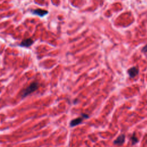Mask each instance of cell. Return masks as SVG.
I'll return each instance as SVG.
<instances>
[{
	"label": "cell",
	"instance_id": "52a82bcc",
	"mask_svg": "<svg viewBox=\"0 0 147 147\" xmlns=\"http://www.w3.org/2000/svg\"><path fill=\"white\" fill-rule=\"evenodd\" d=\"M131 140H132V145H135L139 142V140L136 137V136L135 133H133L132 136L131 137Z\"/></svg>",
	"mask_w": 147,
	"mask_h": 147
},
{
	"label": "cell",
	"instance_id": "3957f363",
	"mask_svg": "<svg viewBox=\"0 0 147 147\" xmlns=\"http://www.w3.org/2000/svg\"><path fill=\"white\" fill-rule=\"evenodd\" d=\"M139 69L136 67H133L128 70V74L130 78H134L135 77L139 74Z\"/></svg>",
	"mask_w": 147,
	"mask_h": 147
},
{
	"label": "cell",
	"instance_id": "277c9868",
	"mask_svg": "<svg viewBox=\"0 0 147 147\" xmlns=\"http://www.w3.org/2000/svg\"><path fill=\"white\" fill-rule=\"evenodd\" d=\"M125 135L122 134L121 135H120L117 139H116L114 141V144L115 145H117V146H122L124 142H125Z\"/></svg>",
	"mask_w": 147,
	"mask_h": 147
},
{
	"label": "cell",
	"instance_id": "7a4b0ae2",
	"mask_svg": "<svg viewBox=\"0 0 147 147\" xmlns=\"http://www.w3.org/2000/svg\"><path fill=\"white\" fill-rule=\"evenodd\" d=\"M82 116V117H80L75 118V119H74L73 120H72V121L70 122V127H76V126L79 125V124L83 121L84 118H88L89 117V116H87V114H83Z\"/></svg>",
	"mask_w": 147,
	"mask_h": 147
},
{
	"label": "cell",
	"instance_id": "8992f818",
	"mask_svg": "<svg viewBox=\"0 0 147 147\" xmlns=\"http://www.w3.org/2000/svg\"><path fill=\"white\" fill-rule=\"evenodd\" d=\"M33 41L31 39H27L24 40L22 41L20 44V46L22 47H29L32 44H33Z\"/></svg>",
	"mask_w": 147,
	"mask_h": 147
},
{
	"label": "cell",
	"instance_id": "6da1fadb",
	"mask_svg": "<svg viewBox=\"0 0 147 147\" xmlns=\"http://www.w3.org/2000/svg\"><path fill=\"white\" fill-rule=\"evenodd\" d=\"M37 88H38V83L36 82L32 83V84H30V85L27 88L24 90L23 93H22V97H26L27 95H29L30 94H31L32 93H33L35 91H36V90L37 89Z\"/></svg>",
	"mask_w": 147,
	"mask_h": 147
},
{
	"label": "cell",
	"instance_id": "ba28073f",
	"mask_svg": "<svg viewBox=\"0 0 147 147\" xmlns=\"http://www.w3.org/2000/svg\"><path fill=\"white\" fill-rule=\"evenodd\" d=\"M141 51H142L143 52H144V53L147 52V44H146L144 47L143 48Z\"/></svg>",
	"mask_w": 147,
	"mask_h": 147
},
{
	"label": "cell",
	"instance_id": "5b68a950",
	"mask_svg": "<svg viewBox=\"0 0 147 147\" xmlns=\"http://www.w3.org/2000/svg\"><path fill=\"white\" fill-rule=\"evenodd\" d=\"M32 13L36 15H37V16H39L40 17H43L45 15L48 14V11L43 10V9H35V10H32Z\"/></svg>",
	"mask_w": 147,
	"mask_h": 147
}]
</instances>
